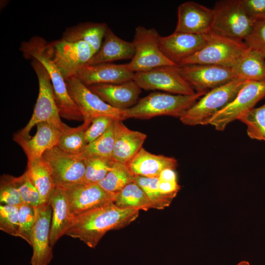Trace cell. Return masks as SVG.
Returning <instances> with one entry per match:
<instances>
[{
    "instance_id": "cell-1",
    "label": "cell",
    "mask_w": 265,
    "mask_h": 265,
    "mask_svg": "<svg viewBox=\"0 0 265 265\" xmlns=\"http://www.w3.org/2000/svg\"><path fill=\"white\" fill-rule=\"evenodd\" d=\"M139 213L138 210L120 208L111 202L74 217L65 235L94 248L106 232L126 227Z\"/></svg>"
},
{
    "instance_id": "cell-2",
    "label": "cell",
    "mask_w": 265,
    "mask_h": 265,
    "mask_svg": "<svg viewBox=\"0 0 265 265\" xmlns=\"http://www.w3.org/2000/svg\"><path fill=\"white\" fill-rule=\"evenodd\" d=\"M48 44L43 38L34 36L27 41L22 42L20 49L25 57L36 59L47 71L60 117L68 120H83L78 106L68 93L65 80L53 60Z\"/></svg>"
},
{
    "instance_id": "cell-3",
    "label": "cell",
    "mask_w": 265,
    "mask_h": 265,
    "mask_svg": "<svg viewBox=\"0 0 265 265\" xmlns=\"http://www.w3.org/2000/svg\"><path fill=\"white\" fill-rule=\"evenodd\" d=\"M31 65L38 78V96L31 118L26 125L15 135L14 140L29 138L32 128L42 122L50 124L62 132L70 128L61 120L51 80L47 71L35 59H32Z\"/></svg>"
},
{
    "instance_id": "cell-4",
    "label": "cell",
    "mask_w": 265,
    "mask_h": 265,
    "mask_svg": "<svg viewBox=\"0 0 265 265\" xmlns=\"http://www.w3.org/2000/svg\"><path fill=\"white\" fill-rule=\"evenodd\" d=\"M206 93L183 95L154 92L139 99L133 106L124 109L127 119H148L158 116L180 118Z\"/></svg>"
},
{
    "instance_id": "cell-5",
    "label": "cell",
    "mask_w": 265,
    "mask_h": 265,
    "mask_svg": "<svg viewBox=\"0 0 265 265\" xmlns=\"http://www.w3.org/2000/svg\"><path fill=\"white\" fill-rule=\"evenodd\" d=\"M248 81L234 80L206 93L179 118L186 125H209L211 119L231 103Z\"/></svg>"
},
{
    "instance_id": "cell-6",
    "label": "cell",
    "mask_w": 265,
    "mask_h": 265,
    "mask_svg": "<svg viewBox=\"0 0 265 265\" xmlns=\"http://www.w3.org/2000/svg\"><path fill=\"white\" fill-rule=\"evenodd\" d=\"M211 32L237 41H243L254 23L247 15L241 0H222L215 2Z\"/></svg>"
},
{
    "instance_id": "cell-7",
    "label": "cell",
    "mask_w": 265,
    "mask_h": 265,
    "mask_svg": "<svg viewBox=\"0 0 265 265\" xmlns=\"http://www.w3.org/2000/svg\"><path fill=\"white\" fill-rule=\"evenodd\" d=\"M248 49L243 41L229 39L210 32L208 33L206 45L183 61L181 65L199 64L232 67Z\"/></svg>"
},
{
    "instance_id": "cell-8",
    "label": "cell",
    "mask_w": 265,
    "mask_h": 265,
    "mask_svg": "<svg viewBox=\"0 0 265 265\" xmlns=\"http://www.w3.org/2000/svg\"><path fill=\"white\" fill-rule=\"evenodd\" d=\"M160 35L155 28L137 26L134 30L132 43L135 53L128 63L134 73L146 71L162 66L177 65L167 59L161 52L159 41Z\"/></svg>"
},
{
    "instance_id": "cell-9",
    "label": "cell",
    "mask_w": 265,
    "mask_h": 265,
    "mask_svg": "<svg viewBox=\"0 0 265 265\" xmlns=\"http://www.w3.org/2000/svg\"><path fill=\"white\" fill-rule=\"evenodd\" d=\"M265 97V80L248 81L239 91L234 100L217 112L209 124L216 130L224 131L231 123L255 108Z\"/></svg>"
},
{
    "instance_id": "cell-10",
    "label": "cell",
    "mask_w": 265,
    "mask_h": 265,
    "mask_svg": "<svg viewBox=\"0 0 265 265\" xmlns=\"http://www.w3.org/2000/svg\"><path fill=\"white\" fill-rule=\"evenodd\" d=\"M179 66L166 65L150 70L134 73L133 80L146 90H160L183 95L196 92L181 75Z\"/></svg>"
},
{
    "instance_id": "cell-11",
    "label": "cell",
    "mask_w": 265,
    "mask_h": 265,
    "mask_svg": "<svg viewBox=\"0 0 265 265\" xmlns=\"http://www.w3.org/2000/svg\"><path fill=\"white\" fill-rule=\"evenodd\" d=\"M68 93L78 106L83 121L92 122L98 116H106L115 120L127 119L124 110L118 109L106 103L78 78L65 80Z\"/></svg>"
},
{
    "instance_id": "cell-12",
    "label": "cell",
    "mask_w": 265,
    "mask_h": 265,
    "mask_svg": "<svg viewBox=\"0 0 265 265\" xmlns=\"http://www.w3.org/2000/svg\"><path fill=\"white\" fill-rule=\"evenodd\" d=\"M48 47L65 80L75 77L96 53L90 45L82 41L71 42L60 39L48 44Z\"/></svg>"
},
{
    "instance_id": "cell-13",
    "label": "cell",
    "mask_w": 265,
    "mask_h": 265,
    "mask_svg": "<svg viewBox=\"0 0 265 265\" xmlns=\"http://www.w3.org/2000/svg\"><path fill=\"white\" fill-rule=\"evenodd\" d=\"M42 158L49 166L56 186L65 189L83 183L84 160L67 154L56 146L46 151Z\"/></svg>"
},
{
    "instance_id": "cell-14",
    "label": "cell",
    "mask_w": 265,
    "mask_h": 265,
    "mask_svg": "<svg viewBox=\"0 0 265 265\" xmlns=\"http://www.w3.org/2000/svg\"><path fill=\"white\" fill-rule=\"evenodd\" d=\"M179 72L196 93H204L238 79L231 67L212 64H185Z\"/></svg>"
},
{
    "instance_id": "cell-15",
    "label": "cell",
    "mask_w": 265,
    "mask_h": 265,
    "mask_svg": "<svg viewBox=\"0 0 265 265\" xmlns=\"http://www.w3.org/2000/svg\"><path fill=\"white\" fill-rule=\"evenodd\" d=\"M63 189L73 218L113 202L116 194L106 191L98 183H81Z\"/></svg>"
},
{
    "instance_id": "cell-16",
    "label": "cell",
    "mask_w": 265,
    "mask_h": 265,
    "mask_svg": "<svg viewBox=\"0 0 265 265\" xmlns=\"http://www.w3.org/2000/svg\"><path fill=\"white\" fill-rule=\"evenodd\" d=\"M52 214L49 202L36 208V220L31 236V265H48L53 258L50 240Z\"/></svg>"
},
{
    "instance_id": "cell-17",
    "label": "cell",
    "mask_w": 265,
    "mask_h": 265,
    "mask_svg": "<svg viewBox=\"0 0 265 265\" xmlns=\"http://www.w3.org/2000/svg\"><path fill=\"white\" fill-rule=\"evenodd\" d=\"M208 41V33L197 35L174 31L168 36H161L159 46L167 59L180 66L185 60L202 49Z\"/></svg>"
},
{
    "instance_id": "cell-18",
    "label": "cell",
    "mask_w": 265,
    "mask_h": 265,
    "mask_svg": "<svg viewBox=\"0 0 265 265\" xmlns=\"http://www.w3.org/2000/svg\"><path fill=\"white\" fill-rule=\"evenodd\" d=\"M177 14L174 32L197 35L211 32L214 16L212 9L188 1L179 5Z\"/></svg>"
},
{
    "instance_id": "cell-19",
    "label": "cell",
    "mask_w": 265,
    "mask_h": 265,
    "mask_svg": "<svg viewBox=\"0 0 265 265\" xmlns=\"http://www.w3.org/2000/svg\"><path fill=\"white\" fill-rule=\"evenodd\" d=\"M134 73L128 63L86 64L75 76L86 86L98 84H118L132 80Z\"/></svg>"
},
{
    "instance_id": "cell-20",
    "label": "cell",
    "mask_w": 265,
    "mask_h": 265,
    "mask_svg": "<svg viewBox=\"0 0 265 265\" xmlns=\"http://www.w3.org/2000/svg\"><path fill=\"white\" fill-rule=\"evenodd\" d=\"M90 90L113 107L124 110L138 102L141 88L133 80L118 84H98L87 86Z\"/></svg>"
},
{
    "instance_id": "cell-21",
    "label": "cell",
    "mask_w": 265,
    "mask_h": 265,
    "mask_svg": "<svg viewBox=\"0 0 265 265\" xmlns=\"http://www.w3.org/2000/svg\"><path fill=\"white\" fill-rule=\"evenodd\" d=\"M146 137L144 133L130 130L122 121L116 120L113 159L126 164L142 148Z\"/></svg>"
},
{
    "instance_id": "cell-22",
    "label": "cell",
    "mask_w": 265,
    "mask_h": 265,
    "mask_svg": "<svg viewBox=\"0 0 265 265\" xmlns=\"http://www.w3.org/2000/svg\"><path fill=\"white\" fill-rule=\"evenodd\" d=\"M37 131L32 137L15 140L22 148L30 162L42 157L44 153L56 146L62 132L46 122L36 125Z\"/></svg>"
},
{
    "instance_id": "cell-23",
    "label": "cell",
    "mask_w": 265,
    "mask_h": 265,
    "mask_svg": "<svg viewBox=\"0 0 265 265\" xmlns=\"http://www.w3.org/2000/svg\"><path fill=\"white\" fill-rule=\"evenodd\" d=\"M126 165L134 176L155 178L165 169H175L177 161L173 157L152 154L142 147Z\"/></svg>"
},
{
    "instance_id": "cell-24",
    "label": "cell",
    "mask_w": 265,
    "mask_h": 265,
    "mask_svg": "<svg viewBox=\"0 0 265 265\" xmlns=\"http://www.w3.org/2000/svg\"><path fill=\"white\" fill-rule=\"evenodd\" d=\"M52 214L50 240L53 247L71 225L73 217L71 214L67 198L63 189L56 186L49 200Z\"/></svg>"
},
{
    "instance_id": "cell-25",
    "label": "cell",
    "mask_w": 265,
    "mask_h": 265,
    "mask_svg": "<svg viewBox=\"0 0 265 265\" xmlns=\"http://www.w3.org/2000/svg\"><path fill=\"white\" fill-rule=\"evenodd\" d=\"M104 39L100 49L87 64L109 63L114 61L133 58L135 50L132 42L119 37L109 27Z\"/></svg>"
},
{
    "instance_id": "cell-26",
    "label": "cell",
    "mask_w": 265,
    "mask_h": 265,
    "mask_svg": "<svg viewBox=\"0 0 265 265\" xmlns=\"http://www.w3.org/2000/svg\"><path fill=\"white\" fill-rule=\"evenodd\" d=\"M107 25L104 23L85 22L67 29L61 40L71 42H84L96 53L100 49Z\"/></svg>"
},
{
    "instance_id": "cell-27",
    "label": "cell",
    "mask_w": 265,
    "mask_h": 265,
    "mask_svg": "<svg viewBox=\"0 0 265 265\" xmlns=\"http://www.w3.org/2000/svg\"><path fill=\"white\" fill-rule=\"evenodd\" d=\"M231 68L238 78L250 81L265 80V58L249 48Z\"/></svg>"
},
{
    "instance_id": "cell-28",
    "label": "cell",
    "mask_w": 265,
    "mask_h": 265,
    "mask_svg": "<svg viewBox=\"0 0 265 265\" xmlns=\"http://www.w3.org/2000/svg\"><path fill=\"white\" fill-rule=\"evenodd\" d=\"M25 172L38 190L44 203L49 202L51 195L56 186L51 169L42 157L27 162Z\"/></svg>"
},
{
    "instance_id": "cell-29",
    "label": "cell",
    "mask_w": 265,
    "mask_h": 265,
    "mask_svg": "<svg viewBox=\"0 0 265 265\" xmlns=\"http://www.w3.org/2000/svg\"><path fill=\"white\" fill-rule=\"evenodd\" d=\"M113 203L122 209L147 211L152 208L144 192L134 182L129 184L116 193Z\"/></svg>"
},
{
    "instance_id": "cell-30",
    "label": "cell",
    "mask_w": 265,
    "mask_h": 265,
    "mask_svg": "<svg viewBox=\"0 0 265 265\" xmlns=\"http://www.w3.org/2000/svg\"><path fill=\"white\" fill-rule=\"evenodd\" d=\"M91 122L83 121V123L76 128L70 127L62 132L56 146L63 152L71 155L80 154L87 145L85 132Z\"/></svg>"
},
{
    "instance_id": "cell-31",
    "label": "cell",
    "mask_w": 265,
    "mask_h": 265,
    "mask_svg": "<svg viewBox=\"0 0 265 265\" xmlns=\"http://www.w3.org/2000/svg\"><path fill=\"white\" fill-rule=\"evenodd\" d=\"M115 121L103 135L87 144L80 154L74 156L82 159L90 157H104L113 159Z\"/></svg>"
},
{
    "instance_id": "cell-32",
    "label": "cell",
    "mask_w": 265,
    "mask_h": 265,
    "mask_svg": "<svg viewBox=\"0 0 265 265\" xmlns=\"http://www.w3.org/2000/svg\"><path fill=\"white\" fill-rule=\"evenodd\" d=\"M134 177L126 164L115 161L106 177L98 184L106 191L116 193L134 182Z\"/></svg>"
},
{
    "instance_id": "cell-33",
    "label": "cell",
    "mask_w": 265,
    "mask_h": 265,
    "mask_svg": "<svg viewBox=\"0 0 265 265\" xmlns=\"http://www.w3.org/2000/svg\"><path fill=\"white\" fill-rule=\"evenodd\" d=\"M134 182L144 192L152 208L163 210L170 205L172 199L161 194L159 190L158 177L135 176Z\"/></svg>"
},
{
    "instance_id": "cell-34",
    "label": "cell",
    "mask_w": 265,
    "mask_h": 265,
    "mask_svg": "<svg viewBox=\"0 0 265 265\" xmlns=\"http://www.w3.org/2000/svg\"><path fill=\"white\" fill-rule=\"evenodd\" d=\"M238 120L246 126L250 138L265 142V104L243 114Z\"/></svg>"
},
{
    "instance_id": "cell-35",
    "label": "cell",
    "mask_w": 265,
    "mask_h": 265,
    "mask_svg": "<svg viewBox=\"0 0 265 265\" xmlns=\"http://www.w3.org/2000/svg\"><path fill=\"white\" fill-rule=\"evenodd\" d=\"M85 165L83 183H99L112 168L115 161L104 157H90L83 159Z\"/></svg>"
},
{
    "instance_id": "cell-36",
    "label": "cell",
    "mask_w": 265,
    "mask_h": 265,
    "mask_svg": "<svg viewBox=\"0 0 265 265\" xmlns=\"http://www.w3.org/2000/svg\"><path fill=\"white\" fill-rule=\"evenodd\" d=\"M36 220V208L22 203L19 206V236L31 244V236Z\"/></svg>"
},
{
    "instance_id": "cell-37",
    "label": "cell",
    "mask_w": 265,
    "mask_h": 265,
    "mask_svg": "<svg viewBox=\"0 0 265 265\" xmlns=\"http://www.w3.org/2000/svg\"><path fill=\"white\" fill-rule=\"evenodd\" d=\"M0 203L1 205L19 206L23 203L16 182V177L3 175L0 181Z\"/></svg>"
},
{
    "instance_id": "cell-38",
    "label": "cell",
    "mask_w": 265,
    "mask_h": 265,
    "mask_svg": "<svg viewBox=\"0 0 265 265\" xmlns=\"http://www.w3.org/2000/svg\"><path fill=\"white\" fill-rule=\"evenodd\" d=\"M19 206L0 205V229L8 235L19 236Z\"/></svg>"
},
{
    "instance_id": "cell-39",
    "label": "cell",
    "mask_w": 265,
    "mask_h": 265,
    "mask_svg": "<svg viewBox=\"0 0 265 265\" xmlns=\"http://www.w3.org/2000/svg\"><path fill=\"white\" fill-rule=\"evenodd\" d=\"M16 182L23 203L35 208L45 203L38 190L29 180L26 172L16 177Z\"/></svg>"
},
{
    "instance_id": "cell-40",
    "label": "cell",
    "mask_w": 265,
    "mask_h": 265,
    "mask_svg": "<svg viewBox=\"0 0 265 265\" xmlns=\"http://www.w3.org/2000/svg\"><path fill=\"white\" fill-rule=\"evenodd\" d=\"M243 42L247 47L265 58V20L256 22Z\"/></svg>"
},
{
    "instance_id": "cell-41",
    "label": "cell",
    "mask_w": 265,
    "mask_h": 265,
    "mask_svg": "<svg viewBox=\"0 0 265 265\" xmlns=\"http://www.w3.org/2000/svg\"><path fill=\"white\" fill-rule=\"evenodd\" d=\"M115 120L106 116H101L94 118L85 132L87 143H90L103 135Z\"/></svg>"
},
{
    "instance_id": "cell-42",
    "label": "cell",
    "mask_w": 265,
    "mask_h": 265,
    "mask_svg": "<svg viewBox=\"0 0 265 265\" xmlns=\"http://www.w3.org/2000/svg\"><path fill=\"white\" fill-rule=\"evenodd\" d=\"M243 8L254 23L265 20V0H241Z\"/></svg>"
},
{
    "instance_id": "cell-43",
    "label": "cell",
    "mask_w": 265,
    "mask_h": 265,
    "mask_svg": "<svg viewBox=\"0 0 265 265\" xmlns=\"http://www.w3.org/2000/svg\"><path fill=\"white\" fill-rule=\"evenodd\" d=\"M159 190L161 194L173 199L180 189V186L177 181L159 182Z\"/></svg>"
},
{
    "instance_id": "cell-44",
    "label": "cell",
    "mask_w": 265,
    "mask_h": 265,
    "mask_svg": "<svg viewBox=\"0 0 265 265\" xmlns=\"http://www.w3.org/2000/svg\"><path fill=\"white\" fill-rule=\"evenodd\" d=\"M159 180L160 182H170L177 181V174L175 169L166 168L160 173Z\"/></svg>"
},
{
    "instance_id": "cell-45",
    "label": "cell",
    "mask_w": 265,
    "mask_h": 265,
    "mask_svg": "<svg viewBox=\"0 0 265 265\" xmlns=\"http://www.w3.org/2000/svg\"><path fill=\"white\" fill-rule=\"evenodd\" d=\"M237 265H250V264L247 261H242L238 263Z\"/></svg>"
}]
</instances>
